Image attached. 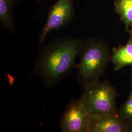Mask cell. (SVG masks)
I'll use <instances>...</instances> for the list:
<instances>
[{
	"label": "cell",
	"mask_w": 132,
	"mask_h": 132,
	"mask_svg": "<svg viewBox=\"0 0 132 132\" xmlns=\"http://www.w3.org/2000/svg\"><path fill=\"white\" fill-rule=\"evenodd\" d=\"M74 0H57L48 12L46 23L39 37V44L44 42L47 34L53 30H59L71 23L75 13Z\"/></svg>",
	"instance_id": "obj_4"
},
{
	"label": "cell",
	"mask_w": 132,
	"mask_h": 132,
	"mask_svg": "<svg viewBox=\"0 0 132 132\" xmlns=\"http://www.w3.org/2000/svg\"><path fill=\"white\" fill-rule=\"evenodd\" d=\"M111 61L113 69L118 71L128 66H132V28L130 29V38L124 46H119L112 50Z\"/></svg>",
	"instance_id": "obj_7"
},
{
	"label": "cell",
	"mask_w": 132,
	"mask_h": 132,
	"mask_svg": "<svg viewBox=\"0 0 132 132\" xmlns=\"http://www.w3.org/2000/svg\"><path fill=\"white\" fill-rule=\"evenodd\" d=\"M118 114L121 118L129 124H132V89Z\"/></svg>",
	"instance_id": "obj_10"
},
{
	"label": "cell",
	"mask_w": 132,
	"mask_h": 132,
	"mask_svg": "<svg viewBox=\"0 0 132 132\" xmlns=\"http://www.w3.org/2000/svg\"><path fill=\"white\" fill-rule=\"evenodd\" d=\"M131 83H132V74H131Z\"/></svg>",
	"instance_id": "obj_11"
},
{
	"label": "cell",
	"mask_w": 132,
	"mask_h": 132,
	"mask_svg": "<svg viewBox=\"0 0 132 132\" xmlns=\"http://www.w3.org/2000/svg\"><path fill=\"white\" fill-rule=\"evenodd\" d=\"M92 117L80 99H73L68 104L60 118L62 132H89Z\"/></svg>",
	"instance_id": "obj_5"
},
{
	"label": "cell",
	"mask_w": 132,
	"mask_h": 132,
	"mask_svg": "<svg viewBox=\"0 0 132 132\" xmlns=\"http://www.w3.org/2000/svg\"><path fill=\"white\" fill-rule=\"evenodd\" d=\"M129 130V123L118 113L92 117L89 132H125Z\"/></svg>",
	"instance_id": "obj_6"
},
{
	"label": "cell",
	"mask_w": 132,
	"mask_h": 132,
	"mask_svg": "<svg viewBox=\"0 0 132 132\" xmlns=\"http://www.w3.org/2000/svg\"><path fill=\"white\" fill-rule=\"evenodd\" d=\"M117 91L107 81L95 82L84 86L80 100L92 117L118 113Z\"/></svg>",
	"instance_id": "obj_3"
},
{
	"label": "cell",
	"mask_w": 132,
	"mask_h": 132,
	"mask_svg": "<svg viewBox=\"0 0 132 132\" xmlns=\"http://www.w3.org/2000/svg\"><path fill=\"white\" fill-rule=\"evenodd\" d=\"M14 0H0V20L5 28L12 30L13 20L12 8Z\"/></svg>",
	"instance_id": "obj_9"
},
{
	"label": "cell",
	"mask_w": 132,
	"mask_h": 132,
	"mask_svg": "<svg viewBox=\"0 0 132 132\" xmlns=\"http://www.w3.org/2000/svg\"><path fill=\"white\" fill-rule=\"evenodd\" d=\"M81 42L67 36L54 39L43 47L33 71L45 86L53 87L69 75L76 65Z\"/></svg>",
	"instance_id": "obj_1"
},
{
	"label": "cell",
	"mask_w": 132,
	"mask_h": 132,
	"mask_svg": "<svg viewBox=\"0 0 132 132\" xmlns=\"http://www.w3.org/2000/svg\"><path fill=\"white\" fill-rule=\"evenodd\" d=\"M79 55L78 82L84 87L99 81L111 61V55L106 43L97 38L81 40Z\"/></svg>",
	"instance_id": "obj_2"
},
{
	"label": "cell",
	"mask_w": 132,
	"mask_h": 132,
	"mask_svg": "<svg viewBox=\"0 0 132 132\" xmlns=\"http://www.w3.org/2000/svg\"><path fill=\"white\" fill-rule=\"evenodd\" d=\"M114 5L126 29L132 28V0H116Z\"/></svg>",
	"instance_id": "obj_8"
}]
</instances>
